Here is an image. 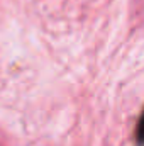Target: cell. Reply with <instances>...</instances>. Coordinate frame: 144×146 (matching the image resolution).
Listing matches in <instances>:
<instances>
[{"instance_id": "cell-1", "label": "cell", "mask_w": 144, "mask_h": 146, "mask_svg": "<svg viewBox=\"0 0 144 146\" xmlns=\"http://www.w3.org/2000/svg\"><path fill=\"white\" fill-rule=\"evenodd\" d=\"M134 141L137 146H144V110L139 115V121L136 124V131H134Z\"/></svg>"}]
</instances>
